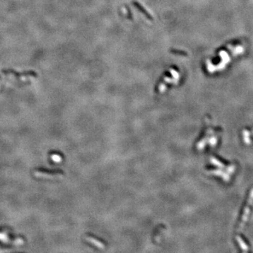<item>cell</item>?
Instances as JSON below:
<instances>
[{
	"mask_svg": "<svg viewBox=\"0 0 253 253\" xmlns=\"http://www.w3.org/2000/svg\"><path fill=\"white\" fill-rule=\"evenodd\" d=\"M133 4H134V5L136 6V7L138 8L139 10L141 11V12L143 13V14H144L146 15V16L148 17V18H150V19H151V20H152V19H153V16H151V15L147 11H146V9H145L143 7V6H142V5H141V4H140L139 3H138V2H133Z\"/></svg>",
	"mask_w": 253,
	"mask_h": 253,
	"instance_id": "obj_1",
	"label": "cell"
},
{
	"mask_svg": "<svg viewBox=\"0 0 253 253\" xmlns=\"http://www.w3.org/2000/svg\"><path fill=\"white\" fill-rule=\"evenodd\" d=\"M171 53H175V54L178 55H182V56H187V53L184 51L181 50H177V49H171Z\"/></svg>",
	"mask_w": 253,
	"mask_h": 253,
	"instance_id": "obj_2",
	"label": "cell"
}]
</instances>
